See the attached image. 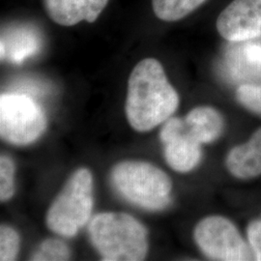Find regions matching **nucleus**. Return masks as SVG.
Instances as JSON below:
<instances>
[{
    "mask_svg": "<svg viewBox=\"0 0 261 261\" xmlns=\"http://www.w3.org/2000/svg\"><path fill=\"white\" fill-rule=\"evenodd\" d=\"M19 250V234L14 228L2 225L0 228V260H15Z\"/></svg>",
    "mask_w": 261,
    "mask_h": 261,
    "instance_id": "16",
    "label": "nucleus"
},
{
    "mask_svg": "<svg viewBox=\"0 0 261 261\" xmlns=\"http://www.w3.org/2000/svg\"><path fill=\"white\" fill-rule=\"evenodd\" d=\"M237 97L244 106L261 113V85L244 84L239 87Z\"/></svg>",
    "mask_w": 261,
    "mask_h": 261,
    "instance_id": "18",
    "label": "nucleus"
},
{
    "mask_svg": "<svg viewBox=\"0 0 261 261\" xmlns=\"http://www.w3.org/2000/svg\"><path fill=\"white\" fill-rule=\"evenodd\" d=\"M36 37L28 30H16L8 39L1 40V58H8L14 63H20L24 58L36 53Z\"/></svg>",
    "mask_w": 261,
    "mask_h": 261,
    "instance_id": "13",
    "label": "nucleus"
},
{
    "mask_svg": "<svg viewBox=\"0 0 261 261\" xmlns=\"http://www.w3.org/2000/svg\"><path fill=\"white\" fill-rule=\"evenodd\" d=\"M179 97L168 83L158 60H141L130 73L126 100V114L138 132H148L168 120L175 112Z\"/></svg>",
    "mask_w": 261,
    "mask_h": 261,
    "instance_id": "1",
    "label": "nucleus"
},
{
    "mask_svg": "<svg viewBox=\"0 0 261 261\" xmlns=\"http://www.w3.org/2000/svg\"><path fill=\"white\" fill-rule=\"evenodd\" d=\"M93 179L86 168L73 173L48 209L47 224L55 233L72 237L88 222L93 207Z\"/></svg>",
    "mask_w": 261,
    "mask_h": 261,
    "instance_id": "4",
    "label": "nucleus"
},
{
    "mask_svg": "<svg viewBox=\"0 0 261 261\" xmlns=\"http://www.w3.org/2000/svg\"><path fill=\"white\" fill-rule=\"evenodd\" d=\"M187 129L199 143L216 140L223 129L220 114L210 108H197L187 115Z\"/></svg>",
    "mask_w": 261,
    "mask_h": 261,
    "instance_id": "11",
    "label": "nucleus"
},
{
    "mask_svg": "<svg viewBox=\"0 0 261 261\" xmlns=\"http://www.w3.org/2000/svg\"><path fill=\"white\" fill-rule=\"evenodd\" d=\"M47 127L41 107L27 95L2 94L0 97L1 138L25 145L37 140Z\"/></svg>",
    "mask_w": 261,
    "mask_h": 261,
    "instance_id": "5",
    "label": "nucleus"
},
{
    "mask_svg": "<svg viewBox=\"0 0 261 261\" xmlns=\"http://www.w3.org/2000/svg\"><path fill=\"white\" fill-rule=\"evenodd\" d=\"M89 234L105 261L143 260L148 252L147 231L130 215H97L89 224Z\"/></svg>",
    "mask_w": 261,
    "mask_h": 261,
    "instance_id": "2",
    "label": "nucleus"
},
{
    "mask_svg": "<svg viewBox=\"0 0 261 261\" xmlns=\"http://www.w3.org/2000/svg\"><path fill=\"white\" fill-rule=\"evenodd\" d=\"M196 244L206 255L214 260H249L247 245L233 224L222 217H209L197 224Z\"/></svg>",
    "mask_w": 261,
    "mask_h": 261,
    "instance_id": "6",
    "label": "nucleus"
},
{
    "mask_svg": "<svg viewBox=\"0 0 261 261\" xmlns=\"http://www.w3.org/2000/svg\"><path fill=\"white\" fill-rule=\"evenodd\" d=\"M160 139L165 145V156L169 167L179 172L192 170L198 164L200 143L187 129L185 122L170 118L162 128Z\"/></svg>",
    "mask_w": 261,
    "mask_h": 261,
    "instance_id": "8",
    "label": "nucleus"
},
{
    "mask_svg": "<svg viewBox=\"0 0 261 261\" xmlns=\"http://www.w3.org/2000/svg\"><path fill=\"white\" fill-rule=\"evenodd\" d=\"M227 168L234 176L242 179L261 174V150L251 141L237 146L227 157Z\"/></svg>",
    "mask_w": 261,
    "mask_h": 261,
    "instance_id": "12",
    "label": "nucleus"
},
{
    "mask_svg": "<svg viewBox=\"0 0 261 261\" xmlns=\"http://www.w3.org/2000/svg\"><path fill=\"white\" fill-rule=\"evenodd\" d=\"M117 191L136 205L161 210L169 203L170 178L160 168L144 162L127 161L116 165L112 173Z\"/></svg>",
    "mask_w": 261,
    "mask_h": 261,
    "instance_id": "3",
    "label": "nucleus"
},
{
    "mask_svg": "<svg viewBox=\"0 0 261 261\" xmlns=\"http://www.w3.org/2000/svg\"><path fill=\"white\" fill-rule=\"evenodd\" d=\"M248 238L257 260H261V222L255 221L248 228Z\"/></svg>",
    "mask_w": 261,
    "mask_h": 261,
    "instance_id": "19",
    "label": "nucleus"
},
{
    "mask_svg": "<svg viewBox=\"0 0 261 261\" xmlns=\"http://www.w3.org/2000/svg\"><path fill=\"white\" fill-rule=\"evenodd\" d=\"M253 145L258 147L261 150V129L257 130L250 140Z\"/></svg>",
    "mask_w": 261,
    "mask_h": 261,
    "instance_id": "20",
    "label": "nucleus"
},
{
    "mask_svg": "<svg viewBox=\"0 0 261 261\" xmlns=\"http://www.w3.org/2000/svg\"><path fill=\"white\" fill-rule=\"evenodd\" d=\"M206 0H152L156 17L165 21H176L190 15Z\"/></svg>",
    "mask_w": 261,
    "mask_h": 261,
    "instance_id": "14",
    "label": "nucleus"
},
{
    "mask_svg": "<svg viewBox=\"0 0 261 261\" xmlns=\"http://www.w3.org/2000/svg\"><path fill=\"white\" fill-rule=\"evenodd\" d=\"M217 29L230 42L261 37V0H234L220 14Z\"/></svg>",
    "mask_w": 261,
    "mask_h": 261,
    "instance_id": "7",
    "label": "nucleus"
},
{
    "mask_svg": "<svg viewBox=\"0 0 261 261\" xmlns=\"http://www.w3.org/2000/svg\"><path fill=\"white\" fill-rule=\"evenodd\" d=\"M236 43L226 54L227 74L235 81L261 80V43L252 40Z\"/></svg>",
    "mask_w": 261,
    "mask_h": 261,
    "instance_id": "10",
    "label": "nucleus"
},
{
    "mask_svg": "<svg viewBox=\"0 0 261 261\" xmlns=\"http://www.w3.org/2000/svg\"><path fill=\"white\" fill-rule=\"evenodd\" d=\"M71 252L65 243L58 239H47L40 245L31 257L35 261H62L70 259Z\"/></svg>",
    "mask_w": 261,
    "mask_h": 261,
    "instance_id": "15",
    "label": "nucleus"
},
{
    "mask_svg": "<svg viewBox=\"0 0 261 261\" xmlns=\"http://www.w3.org/2000/svg\"><path fill=\"white\" fill-rule=\"evenodd\" d=\"M14 173L15 166L7 156L0 158V199L6 201L14 194Z\"/></svg>",
    "mask_w": 261,
    "mask_h": 261,
    "instance_id": "17",
    "label": "nucleus"
},
{
    "mask_svg": "<svg viewBox=\"0 0 261 261\" xmlns=\"http://www.w3.org/2000/svg\"><path fill=\"white\" fill-rule=\"evenodd\" d=\"M48 17L56 23L72 27L85 20L94 22L109 0H43Z\"/></svg>",
    "mask_w": 261,
    "mask_h": 261,
    "instance_id": "9",
    "label": "nucleus"
}]
</instances>
